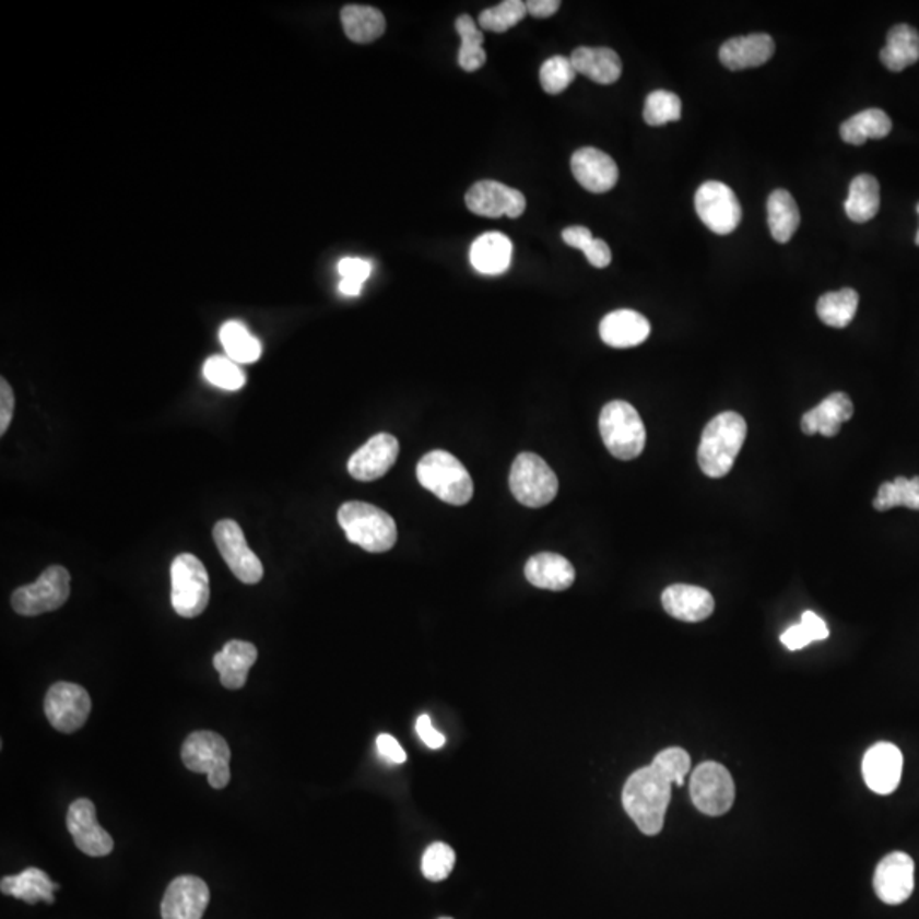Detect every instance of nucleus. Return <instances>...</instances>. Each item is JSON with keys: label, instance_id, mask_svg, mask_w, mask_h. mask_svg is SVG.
<instances>
[{"label": "nucleus", "instance_id": "f257e3e1", "mask_svg": "<svg viewBox=\"0 0 919 919\" xmlns=\"http://www.w3.org/2000/svg\"><path fill=\"white\" fill-rule=\"evenodd\" d=\"M673 781L655 765L644 766L628 777L622 802L631 820L647 836H656L664 826Z\"/></svg>", "mask_w": 919, "mask_h": 919}, {"label": "nucleus", "instance_id": "f03ea898", "mask_svg": "<svg viewBox=\"0 0 919 919\" xmlns=\"http://www.w3.org/2000/svg\"><path fill=\"white\" fill-rule=\"evenodd\" d=\"M747 426L738 412H722L705 426L698 447L702 472L711 479L728 475L743 448Z\"/></svg>", "mask_w": 919, "mask_h": 919}, {"label": "nucleus", "instance_id": "7ed1b4c3", "mask_svg": "<svg viewBox=\"0 0 919 919\" xmlns=\"http://www.w3.org/2000/svg\"><path fill=\"white\" fill-rule=\"evenodd\" d=\"M338 521L347 540L363 551L384 554L397 542V527L392 516L374 504L362 500L344 503L338 511Z\"/></svg>", "mask_w": 919, "mask_h": 919}, {"label": "nucleus", "instance_id": "20e7f679", "mask_svg": "<svg viewBox=\"0 0 919 919\" xmlns=\"http://www.w3.org/2000/svg\"><path fill=\"white\" fill-rule=\"evenodd\" d=\"M416 473L421 485L443 503L463 506L472 499L473 482L469 470L448 451L435 450L424 455Z\"/></svg>", "mask_w": 919, "mask_h": 919}, {"label": "nucleus", "instance_id": "39448f33", "mask_svg": "<svg viewBox=\"0 0 919 919\" xmlns=\"http://www.w3.org/2000/svg\"><path fill=\"white\" fill-rule=\"evenodd\" d=\"M604 447L618 460H634L646 447V426L639 412L625 400H613L600 414Z\"/></svg>", "mask_w": 919, "mask_h": 919}, {"label": "nucleus", "instance_id": "423d86ee", "mask_svg": "<svg viewBox=\"0 0 919 919\" xmlns=\"http://www.w3.org/2000/svg\"><path fill=\"white\" fill-rule=\"evenodd\" d=\"M210 601V577L200 558L179 554L170 566V603L182 618H197Z\"/></svg>", "mask_w": 919, "mask_h": 919}, {"label": "nucleus", "instance_id": "0eeeda50", "mask_svg": "<svg viewBox=\"0 0 919 919\" xmlns=\"http://www.w3.org/2000/svg\"><path fill=\"white\" fill-rule=\"evenodd\" d=\"M231 747L222 735L212 731H197L182 744L181 758L186 768L209 777L212 789L222 790L231 783Z\"/></svg>", "mask_w": 919, "mask_h": 919}, {"label": "nucleus", "instance_id": "6e6552de", "mask_svg": "<svg viewBox=\"0 0 919 919\" xmlns=\"http://www.w3.org/2000/svg\"><path fill=\"white\" fill-rule=\"evenodd\" d=\"M509 488L528 508H543L557 496V475L539 455L521 453L512 463Z\"/></svg>", "mask_w": 919, "mask_h": 919}, {"label": "nucleus", "instance_id": "1a4fd4ad", "mask_svg": "<svg viewBox=\"0 0 919 919\" xmlns=\"http://www.w3.org/2000/svg\"><path fill=\"white\" fill-rule=\"evenodd\" d=\"M70 597V573L62 566L43 570L33 585L12 592L11 604L17 615L38 616L62 608Z\"/></svg>", "mask_w": 919, "mask_h": 919}, {"label": "nucleus", "instance_id": "9d476101", "mask_svg": "<svg viewBox=\"0 0 919 919\" xmlns=\"http://www.w3.org/2000/svg\"><path fill=\"white\" fill-rule=\"evenodd\" d=\"M690 796L702 814L714 815V817L726 814L734 804L735 799L732 775L720 763H702L693 769Z\"/></svg>", "mask_w": 919, "mask_h": 919}, {"label": "nucleus", "instance_id": "9b49d317", "mask_svg": "<svg viewBox=\"0 0 919 919\" xmlns=\"http://www.w3.org/2000/svg\"><path fill=\"white\" fill-rule=\"evenodd\" d=\"M695 209L704 225L717 235L732 234L743 219L735 192L720 181H707L698 188Z\"/></svg>", "mask_w": 919, "mask_h": 919}, {"label": "nucleus", "instance_id": "f8f14e48", "mask_svg": "<svg viewBox=\"0 0 919 919\" xmlns=\"http://www.w3.org/2000/svg\"><path fill=\"white\" fill-rule=\"evenodd\" d=\"M93 708L91 696L75 683H55L45 696V716L48 722L63 734H72L87 722Z\"/></svg>", "mask_w": 919, "mask_h": 919}, {"label": "nucleus", "instance_id": "ddd939ff", "mask_svg": "<svg viewBox=\"0 0 919 919\" xmlns=\"http://www.w3.org/2000/svg\"><path fill=\"white\" fill-rule=\"evenodd\" d=\"M213 539L219 546L220 555L227 562V566L239 581L244 585H258L261 581L264 567L258 555L247 545L239 523H235L234 520L219 521L213 528Z\"/></svg>", "mask_w": 919, "mask_h": 919}, {"label": "nucleus", "instance_id": "4468645a", "mask_svg": "<svg viewBox=\"0 0 919 919\" xmlns=\"http://www.w3.org/2000/svg\"><path fill=\"white\" fill-rule=\"evenodd\" d=\"M466 203L470 212L487 219H518L527 210L523 192L497 181L475 182L467 192Z\"/></svg>", "mask_w": 919, "mask_h": 919}, {"label": "nucleus", "instance_id": "2eb2a0df", "mask_svg": "<svg viewBox=\"0 0 919 919\" xmlns=\"http://www.w3.org/2000/svg\"><path fill=\"white\" fill-rule=\"evenodd\" d=\"M67 829L75 847L89 857H106L115 848L111 835L97 823L93 800L78 799L67 812Z\"/></svg>", "mask_w": 919, "mask_h": 919}, {"label": "nucleus", "instance_id": "dca6fc26", "mask_svg": "<svg viewBox=\"0 0 919 919\" xmlns=\"http://www.w3.org/2000/svg\"><path fill=\"white\" fill-rule=\"evenodd\" d=\"M873 891L882 903L897 906L915 891V862L908 853L894 851L882 858L873 873Z\"/></svg>", "mask_w": 919, "mask_h": 919}, {"label": "nucleus", "instance_id": "f3484780", "mask_svg": "<svg viewBox=\"0 0 919 919\" xmlns=\"http://www.w3.org/2000/svg\"><path fill=\"white\" fill-rule=\"evenodd\" d=\"M209 903L207 882L197 875H181L167 885L161 904L162 919H201Z\"/></svg>", "mask_w": 919, "mask_h": 919}, {"label": "nucleus", "instance_id": "a211bd4d", "mask_svg": "<svg viewBox=\"0 0 919 919\" xmlns=\"http://www.w3.org/2000/svg\"><path fill=\"white\" fill-rule=\"evenodd\" d=\"M399 441L389 433H378L360 448L347 462V472L356 481L372 482L384 478L399 457Z\"/></svg>", "mask_w": 919, "mask_h": 919}, {"label": "nucleus", "instance_id": "6ab92c4d", "mask_svg": "<svg viewBox=\"0 0 919 919\" xmlns=\"http://www.w3.org/2000/svg\"><path fill=\"white\" fill-rule=\"evenodd\" d=\"M863 780L872 792L888 796L899 787L903 753L891 743L873 744L862 763Z\"/></svg>", "mask_w": 919, "mask_h": 919}, {"label": "nucleus", "instance_id": "aec40b11", "mask_svg": "<svg viewBox=\"0 0 919 919\" xmlns=\"http://www.w3.org/2000/svg\"><path fill=\"white\" fill-rule=\"evenodd\" d=\"M570 169L582 188L597 195L610 191L618 181V167L615 161L594 146H585L574 152Z\"/></svg>", "mask_w": 919, "mask_h": 919}, {"label": "nucleus", "instance_id": "412c9836", "mask_svg": "<svg viewBox=\"0 0 919 919\" xmlns=\"http://www.w3.org/2000/svg\"><path fill=\"white\" fill-rule=\"evenodd\" d=\"M774 55V38L766 33H754V35L728 39L719 50L722 66L734 72L765 66Z\"/></svg>", "mask_w": 919, "mask_h": 919}, {"label": "nucleus", "instance_id": "4be33fe9", "mask_svg": "<svg viewBox=\"0 0 919 919\" xmlns=\"http://www.w3.org/2000/svg\"><path fill=\"white\" fill-rule=\"evenodd\" d=\"M662 606L673 618L688 624L704 622L714 613L716 601L707 589L698 586L673 585L662 592Z\"/></svg>", "mask_w": 919, "mask_h": 919}, {"label": "nucleus", "instance_id": "5701e85b", "mask_svg": "<svg viewBox=\"0 0 919 919\" xmlns=\"http://www.w3.org/2000/svg\"><path fill=\"white\" fill-rule=\"evenodd\" d=\"M650 334V323L643 314L622 308L608 314L600 323L603 343L616 350L635 347L643 344Z\"/></svg>", "mask_w": 919, "mask_h": 919}, {"label": "nucleus", "instance_id": "b1692460", "mask_svg": "<svg viewBox=\"0 0 919 919\" xmlns=\"http://www.w3.org/2000/svg\"><path fill=\"white\" fill-rule=\"evenodd\" d=\"M853 416V402L847 393L835 392L821 402L817 408L805 412L800 421V427L805 435H821L833 438L838 435L841 424Z\"/></svg>", "mask_w": 919, "mask_h": 919}, {"label": "nucleus", "instance_id": "393cba45", "mask_svg": "<svg viewBox=\"0 0 919 919\" xmlns=\"http://www.w3.org/2000/svg\"><path fill=\"white\" fill-rule=\"evenodd\" d=\"M258 661V647L246 640H231L224 649L216 652L213 665L220 674V683L227 690H240L246 686L247 674Z\"/></svg>", "mask_w": 919, "mask_h": 919}, {"label": "nucleus", "instance_id": "a878e982", "mask_svg": "<svg viewBox=\"0 0 919 919\" xmlns=\"http://www.w3.org/2000/svg\"><path fill=\"white\" fill-rule=\"evenodd\" d=\"M525 576L535 588L564 591L574 585L576 570L566 557L552 554V552H542L527 562Z\"/></svg>", "mask_w": 919, "mask_h": 919}, {"label": "nucleus", "instance_id": "bb28decb", "mask_svg": "<svg viewBox=\"0 0 919 919\" xmlns=\"http://www.w3.org/2000/svg\"><path fill=\"white\" fill-rule=\"evenodd\" d=\"M577 73L601 85L615 84L622 75V60L612 48L579 47L570 55Z\"/></svg>", "mask_w": 919, "mask_h": 919}, {"label": "nucleus", "instance_id": "cd10ccee", "mask_svg": "<svg viewBox=\"0 0 919 919\" xmlns=\"http://www.w3.org/2000/svg\"><path fill=\"white\" fill-rule=\"evenodd\" d=\"M512 258L511 240L499 232H487L470 247V262L482 274L496 276L508 271Z\"/></svg>", "mask_w": 919, "mask_h": 919}, {"label": "nucleus", "instance_id": "c85d7f7f", "mask_svg": "<svg viewBox=\"0 0 919 919\" xmlns=\"http://www.w3.org/2000/svg\"><path fill=\"white\" fill-rule=\"evenodd\" d=\"M60 885L50 881L47 873L43 870L32 869L23 870L17 875H8L0 881V891L5 896L16 897V899L24 900L27 904H38L39 900L47 904L55 903V891H58Z\"/></svg>", "mask_w": 919, "mask_h": 919}, {"label": "nucleus", "instance_id": "c756f323", "mask_svg": "<svg viewBox=\"0 0 919 919\" xmlns=\"http://www.w3.org/2000/svg\"><path fill=\"white\" fill-rule=\"evenodd\" d=\"M881 62L891 72H903L904 69L919 62V33L909 24H897L891 27L887 43L881 50Z\"/></svg>", "mask_w": 919, "mask_h": 919}, {"label": "nucleus", "instance_id": "7c9ffc66", "mask_svg": "<svg viewBox=\"0 0 919 919\" xmlns=\"http://www.w3.org/2000/svg\"><path fill=\"white\" fill-rule=\"evenodd\" d=\"M881 209V186L870 174L855 177L845 201V212L855 224H867Z\"/></svg>", "mask_w": 919, "mask_h": 919}, {"label": "nucleus", "instance_id": "2f4dec72", "mask_svg": "<svg viewBox=\"0 0 919 919\" xmlns=\"http://www.w3.org/2000/svg\"><path fill=\"white\" fill-rule=\"evenodd\" d=\"M893 130L887 113L872 108L857 113L839 128V136L850 145H863L867 140H882Z\"/></svg>", "mask_w": 919, "mask_h": 919}, {"label": "nucleus", "instance_id": "473e14b6", "mask_svg": "<svg viewBox=\"0 0 919 919\" xmlns=\"http://www.w3.org/2000/svg\"><path fill=\"white\" fill-rule=\"evenodd\" d=\"M768 227L777 243L787 244L800 225V212L792 195L785 189H775L768 198Z\"/></svg>", "mask_w": 919, "mask_h": 919}, {"label": "nucleus", "instance_id": "72a5a7b5", "mask_svg": "<svg viewBox=\"0 0 919 919\" xmlns=\"http://www.w3.org/2000/svg\"><path fill=\"white\" fill-rule=\"evenodd\" d=\"M341 23L347 38L354 43H372L385 33L384 14L369 5H346L341 11Z\"/></svg>", "mask_w": 919, "mask_h": 919}, {"label": "nucleus", "instance_id": "f704fd0d", "mask_svg": "<svg viewBox=\"0 0 919 919\" xmlns=\"http://www.w3.org/2000/svg\"><path fill=\"white\" fill-rule=\"evenodd\" d=\"M220 341L225 347L227 358L237 363H256L261 358L262 346L259 339L247 331L239 320H228L220 329Z\"/></svg>", "mask_w": 919, "mask_h": 919}, {"label": "nucleus", "instance_id": "c9c22d12", "mask_svg": "<svg viewBox=\"0 0 919 919\" xmlns=\"http://www.w3.org/2000/svg\"><path fill=\"white\" fill-rule=\"evenodd\" d=\"M858 302V293L851 288L824 293L817 302V316L829 328H847L857 316Z\"/></svg>", "mask_w": 919, "mask_h": 919}, {"label": "nucleus", "instance_id": "e433bc0d", "mask_svg": "<svg viewBox=\"0 0 919 919\" xmlns=\"http://www.w3.org/2000/svg\"><path fill=\"white\" fill-rule=\"evenodd\" d=\"M455 27H457V33L462 39L460 54H458V66L462 67L466 72H475V70L484 67L485 60H487V54L482 48L484 35L479 30L478 23L467 14L455 21Z\"/></svg>", "mask_w": 919, "mask_h": 919}, {"label": "nucleus", "instance_id": "4c0bfd02", "mask_svg": "<svg viewBox=\"0 0 919 919\" xmlns=\"http://www.w3.org/2000/svg\"><path fill=\"white\" fill-rule=\"evenodd\" d=\"M897 506L919 511V478H896L881 485L877 497L873 499V508L887 511Z\"/></svg>", "mask_w": 919, "mask_h": 919}, {"label": "nucleus", "instance_id": "58836bf2", "mask_svg": "<svg viewBox=\"0 0 919 919\" xmlns=\"http://www.w3.org/2000/svg\"><path fill=\"white\" fill-rule=\"evenodd\" d=\"M528 14L527 2L521 0H504L494 8L485 9L479 16V26L484 32L506 33L516 24H520Z\"/></svg>", "mask_w": 919, "mask_h": 919}, {"label": "nucleus", "instance_id": "ea45409f", "mask_svg": "<svg viewBox=\"0 0 919 919\" xmlns=\"http://www.w3.org/2000/svg\"><path fill=\"white\" fill-rule=\"evenodd\" d=\"M681 99L670 91H655L647 96L644 105V120L649 127H662V125L678 121L681 118Z\"/></svg>", "mask_w": 919, "mask_h": 919}, {"label": "nucleus", "instance_id": "a19ab883", "mask_svg": "<svg viewBox=\"0 0 919 919\" xmlns=\"http://www.w3.org/2000/svg\"><path fill=\"white\" fill-rule=\"evenodd\" d=\"M203 375L210 384L215 385L219 389L234 390L243 389L246 385V375L237 363L232 362L227 356H212L207 360L203 366Z\"/></svg>", "mask_w": 919, "mask_h": 919}, {"label": "nucleus", "instance_id": "79ce46f5", "mask_svg": "<svg viewBox=\"0 0 919 919\" xmlns=\"http://www.w3.org/2000/svg\"><path fill=\"white\" fill-rule=\"evenodd\" d=\"M577 72L570 58L552 57L540 69V84L546 94H561L573 84Z\"/></svg>", "mask_w": 919, "mask_h": 919}, {"label": "nucleus", "instance_id": "37998d69", "mask_svg": "<svg viewBox=\"0 0 919 919\" xmlns=\"http://www.w3.org/2000/svg\"><path fill=\"white\" fill-rule=\"evenodd\" d=\"M455 867L453 848L447 843H433L423 855V875L427 881L441 882L448 879Z\"/></svg>", "mask_w": 919, "mask_h": 919}, {"label": "nucleus", "instance_id": "c03bdc74", "mask_svg": "<svg viewBox=\"0 0 919 919\" xmlns=\"http://www.w3.org/2000/svg\"><path fill=\"white\" fill-rule=\"evenodd\" d=\"M652 765L661 769L662 774L670 778L673 783L683 787L686 775L690 774V768H692V758L683 747H668L656 756Z\"/></svg>", "mask_w": 919, "mask_h": 919}, {"label": "nucleus", "instance_id": "a18cd8bd", "mask_svg": "<svg viewBox=\"0 0 919 919\" xmlns=\"http://www.w3.org/2000/svg\"><path fill=\"white\" fill-rule=\"evenodd\" d=\"M341 280H356L365 283L372 274V262L362 258H344L338 262Z\"/></svg>", "mask_w": 919, "mask_h": 919}, {"label": "nucleus", "instance_id": "49530a36", "mask_svg": "<svg viewBox=\"0 0 919 919\" xmlns=\"http://www.w3.org/2000/svg\"><path fill=\"white\" fill-rule=\"evenodd\" d=\"M14 392H12L11 385L5 378L0 380V435L4 436L11 426L12 416H14Z\"/></svg>", "mask_w": 919, "mask_h": 919}, {"label": "nucleus", "instance_id": "de8ad7c7", "mask_svg": "<svg viewBox=\"0 0 919 919\" xmlns=\"http://www.w3.org/2000/svg\"><path fill=\"white\" fill-rule=\"evenodd\" d=\"M377 751L381 758L390 763H396V765H402L408 759L404 747L400 746L399 741L390 734L378 735Z\"/></svg>", "mask_w": 919, "mask_h": 919}, {"label": "nucleus", "instance_id": "09e8293b", "mask_svg": "<svg viewBox=\"0 0 919 919\" xmlns=\"http://www.w3.org/2000/svg\"><path fill=\"white\" fill-rule=\"evenodd\" d=\"M582 252H585L589 264L594 266L598 270H603V268H606L612 262V249L608 247L604 240L592 239Z\"/></svg>", "mask_w": 919, "mask_h": 919}, {"label": "nucleus", "instance_id": "8fccbe9b", "mask_svg": "<svg viewBox=\"0 0 919 919\" xmlns=\"http://www.w3.org/2000/svg\"><path fill=\"white\" fill-rule=\"evenodd\" d=\"M416 731L417 734H420L421 741H423L427 747H432V750H439V747L445 746V743H447V738H445L441 732L436 731L432 719L427 716H421L420 719H417Z\"/></svg>", "mask_w": 919, "mask_h": 919}, {"label": "nucleus", "instance_id": "3c124183", "mask_svg": "<svg viewBox=\"0 0 919 919\" xmlns=\"http://www.w3.org/2000/svg\"><path fill=\"white\" fill-rule=\"evenodd\" d=\"M780 640L781 644H783V646L789 650L804 649V647H808L809 644L814 643L811 634L808 632V628H805L802 624L792 625V627L787 628V631L781 634Z\"/></svg>", "mask_w": 919, "mask_h": 919}, {"label": "nucleus", "instance_id": "603ef678", "mask_svg": "<svg viewBox=\"0 0 919 919\" xmlns=\"http://www.w3.org/2000/svg\"><path fill=\"white\" fill-rule=\"evenodd\" d=\"M562 239L574 249L585 250L594 237H592L589 228L576 225V227H567L566 231L562 232Z\"/></svg>", "mask_w": 919, "mask_h": 919}, {"label": "nucleus", "instance_id": "864d4df0", "mask_svg": "<svg viewBox=\"0 0 919 919\" xmlns=\"http://www.w3.org/2000/svg\"><path fill=\"white\" fill-rule=\"evenodd\" d=\"M800 624L808 628L814 643L815 640H824L829 637V628H827L826 622L820 615H815L814 612H805L802 618H800Z\"/></svg>", "mask_w": 919, "mask_h": 919}, {"label": "nucleus", "instance_id": "5fc2aeb1", "mask_svg": "<svg viewBox=\"0 0 919 919\" xmlns=\"http://www.w3.org/2000/svg\"><path fill=\"white\" fill-rule=\"evenodd\" d=\"M561 8L558 0H528V14L537 17V20H546V17L554 16L555 12Z\"/></svg>", "mask_w": 919, "mask_h": 919}, {"label": "nucleus", "instance_id": "6e6d98bb", "mask_svg": "<svg viewBox=\"0 0 919 919\" xmlns=\"http://www.w3.org/2000/svg\"><path fill=\"white\" fill-rule=\"evenodd\" d=\"M363 285L362 281L356 280H341L339 281V292L343 293L344 296H358L362 293Z\"/></svg>", "mask_w": 919, "mask_h": 919}, {"label": "nucleus", "instance_id": "4d7b16f0", "mask_svg": "<svg viewBox=\"0 0 919 919\" xmlns=\"http://www.w3.org/2000/svg\"><path fill=\"white\" fill-rule=\"evenodd\" d=\"M916 210H918V213H919V203H918V207H916ZM916 246H919V231H918V234H916Z\"/></svg>", "mask_w": 919, "mask_h": 919}, {"label": "nucleus", "instance_id": "13d9d810", "mask_svg": "<svg viewBox=\"0 0 919 919\" xmlns=\"http://www.w3.org/2000/svg\"><path fill=\"white\" fill-rule=\"evenodd\" d=\"M441 919H451V918H441Z\"/></svg>", "mask_w": 919, "mask_h": 919}]
</instances>
